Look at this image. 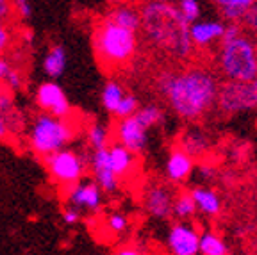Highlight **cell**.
Masks as SVG:
<instances>
[{
    "mask_svg": "<svg viewBox=\"0 0 257 255\" xmlns=\"http://www.w3.org/2000/svg\"><path fill=\"white\" fill-rule=\"evenodd\" d=\"M89 164H91V172L95 175V182L100 186L102 191L104 193L118 191V188H120V177L112 170L107 148L93 150L91 157H89Z\"/></svg>",
    "mask_w": 257,
    "mask_h": 255,
    "instance_id": "cell-12",
    "label": "cell"
},
{
    "mask_svg": "<svg viewBox=\"0 0 257 255\" xmlns=\"http://www.w3.org/2000/svg\"><path fill=\"white\" fill-rule=\"evenodd\" d=\"M198 253L227 255L229 253V246L216 232H204V234H200V241H198Z\"/></svg>",
    "mask_w": 257,
    "mask_h": 255,
    "instance_id": "cell-20",
    "label": "cell"
},
{
    "mask_svg": "<svg viewBox=\"0 0 257 255\" xmlns=\"http://www.w3.org/2000/svg\"><path fill=\"white\" fill-rule=\"evenodd\" d=\"M200 232L189 223H177L170 228L168 250L175 255H197Z\"/></svg>",
    "mask_w": 257,
    "mask_h": 255,
    "instance_id": "cell-13",
    "label": "cell"
},
{
    "mask_svg": "<svg viewBox=\"0 0 257 255\" xmlns=\"http://www.w3.org/2000/svg\"><path fill=\"white\" fill-rule=\"evenodd\" d=\"M214 4L218 6V8H237V0H213ZM239 9V8H237ZM243 11V9H241Z\"/></svg>",
    "mask_w": 257,
    "mask_h": 255,
    "instance_id": "cell-38",
    "label": "cell"
},
{
    "mask_svg": "<svg viewBox=\"0 0 257 255\" xmlns=\"http://www.w3.org/2000/svg\"><path fill=\"white\" fill-rule=\"evenodd\" d=\"M116 251L120 255H138V253H143V250H140V248H118Z\"/></svg>",
    "mask_w": 257,
    "mask_h": 255,
    "instance_id": "cell-40",
    "label": "cell"
},
{
    "mask_svg": "<svg viewBox=\"0 0 257 255\" xmlns=\"http://www.w3.org/2000/svg\"><path fill=\"white\" fill-rule=\"evenodd\" d=\"M109 2H111V4H123L125 0H109Z\"/></svg>",
    "mask_w": 257,
    "mask_h": 255,
    "instance_id": "cell-41",
    "label": "cell"
},
{
    "mask_svg": "<svg viewBox=\"0 0 257 255\" xmlns=\"http://www.w3.org/2000/svg\"><path fill=\"white\" fill-rule=\"evenodd\" d=\"M157 2H173V0H157Z\"/></svg>",
    "mask_w": 257,
    "mask_h": 255,
    "instance_id": "cell-42",
    "label": "cell"
},
{
    "mask_svg": "<svg viewBox=\"0 0 257 255\" xmlns=\"http://www.w3.org/2000/svg\"><path fill=\"white\" fill-rule=\"evenodd\" d=\"M200 175L205 180H213L216 177V168L211 166V164H202L200 166Z\"/></svg>",
    "mask_w": 257,
    "mask_h": 255,
    "instance_id": "cell-36",
    "label": "cell"
},
{
    "mask_svg": "<svg viewBox=\"0 0 257 255\" xmlns=\"http://www.w3.org/2000/svg\"><path fill=\"white\" fill-rule=\"evenodd\" d=\"M66 63H68L66 50L61 45H54L43 59V72L50 79H59L66 70Z\"/></svg>",
    "mask_w": 257,
    "mask_h": 255,
    "instance_id": "cell-19",
    "label": "cell"
},
{
    "mask_svg": "<svg viewBox=\"0 0 257 255\" xmlns=\"http://www.w3.org/2000/svg\"><path fill=\"white\" fill-rule=\"evenodd\" d=\"M225 31V25L221 22H191L189 24V38L193 47L205 48L213 41H220L221 34Z\"/></svg>",
    "mask_w": 257,
    "mask_h": 255,
    "instance_id": "cell-14",
    "label": "cell"
},
{
    "mask_svg": "<svg viewBox=\"0 0 257 255\" xmlns=\"http://www.w3.org/2000/svg\"><path fill=\"white\" fill-rule=\"evenodd\" d=\"M36 104L40 105L41 111L57 116V118H68L72 112V105H70L68 98H66L59 84L56 82L41 84L36 93Z\"/></svg>",
    "mask_w": 257,
    "mask_h": 255,
    "instance_id": "cell-8",
    "label": "cell"
},
{
    "mask_svg": "<svg viewBox=\"0 0 257 255\" xmlns=\"http://www.w3.org/2000/svg\"><path fill=\"white\" fill-rule=\"evenodd\" d=\"M11 64L8 63V61L4 59V57L0 56V84L4 82V79H6V75L9 73V70H11Z\"/></svg>",
    "mask_w": 257,
    "mask_h": 255,
    "instance_id": "cell-37",
    "label": "cell"
},
{
    "mask_svg": "<svg viewBox=\"0 0 257 255\" xmlns=\"http://www.w3.org/2000/svg\"><path fill=\"white\" fill-rule=\"evenodd\" d=\"M11 109V95H9L8 89L0 88V112L4 114Z\"/></svg>",
    "mask_w": 257,
    "mask_h": 255,
    "instance_id": "cell-35",
    "label": "cell"
},
{
    "mask_svg": "<svg viewBox=\"0 0 257 255\" xmlns=\"http://www.w3.org/2000/svg\"><path fill=\"white\" fill-rule=\"evenodd\" d=\"M102 189L96 182H75L66 188V203L79 211H98L102 205Z\"/></svg>",
    "mask_w": 257,
    "mask_h": 255,
    "instance_id": "cell-10",
    "label": "cell"
},
{
    "mask_svg": "<svg viewBox=\"0 0 257 255\" xmlns=\"http://www.w3.org/2000/svg\"><path fill=\"white\" fill-rule=\"evenodd\" d=\"M73 138V129L68 123L66 118H57L45 112V114L38 116L34 125L31 129V148L36 152L38 156L45 157L52 152H57L64 148L72 141Z\"/></svg>",
    "mask_w": 257,
    "mask_h": 255,
    "instance_id": "cell-5",
    "label": "cell"
},
{
    "mask_svg": "<svg viewBox=\"0 0 257 255\" xmlns=\"http://www.w3.org/2000/svg\"><path fill=\"white\" fill-rule=\"evenodd\" d=\"M197 212V205L193 200L191 193H181L173 200V214L179 218H193Z\"/></svg>",
    "mask_w": 257,
    "mask_h": 255,
    "instance_id": "cell-24",
    "label": "cell"
},
{
    "mask_svg": "<svg viewBox=\"0 0 257 255\" xmlns=\"http://www.w3.org/2000/svg\"><path fill=\"white\" fill-rule=\"evenodd\" d=\"M149 129L145 127L136 116H127V118H120L116 125V141L120 145H123L125 148H128L134 154H140L147 147V141H149Z\"/></svg>",
    "mask_w": 257,
    "mask_h": 255,
    "instance_id": "cell-9",
    "label": "cell"
},
{
    "mask_svg": "<svg viewBox=\"0 0 257 255\" xmlns=\"http://www.w3.org/2000/svg\"><path fill=\"white\" fill-rule=\"evenodd\" d=\"M93 45L102 66L114 70L127 64L134 57L138 47L136 32L114 24L107 16L96 25Z\"/></svg>",
    "mask_w": 257,
    "mask_h": 255,
    "instance_id": "cell-3",
    "label": "cell"
},
{
    "mask_svg": "<svg viewBox=\"0 0 257 255\" xmlns=\"http://www.w3.org/2000/svg\"><path fill=\"white\" fill-rule=\"evenodd\" d=\"M134 116H136L138 120H140L147 129L156 127V125H159L161 121L165 120V112H163L161 107H157V105H145V107H141V109L138 107V111L134 112Z\"/></svg>",
    "mask_w": 257,
    "mask_h": 255,
    "instance_id": "cell-23",
    "label": "cell"
},
{
    "mask_svg": "<svg viewBox=\"0 0 257 255\" xmlns=\"http://www.w3.org/2000/svg\"><path fill=\"white\" fill-rule=\"evenodd\" d=\"M218 86L214 73L200 66L161 73L157 79V89L173 112L188 121L200 120L214 107Z\"/></svg>",
    "mask_w": 257,
    "mask_h": 255,
    "instance_id": "cell-1",
    "label": "cell"
},
{
    "mask_svg": "<svg viewBox=\"0 0 257 255\" xmlns=\"http://www.w3.org/2000/svg\"><path fill=\"white\" fill-rule=\"evenodd\" d=\"M123 95H125L123 88H121V84H118L116 80H111V82L105 84L104 89H102V105L105 107V111H109L112 114Z\"/></svg>",
    "mask_w": 257,
    "mask_h": 255,
    "instance_id": "cell-22",
    "label": "cell"
},
{
    "mask_svg": "<svg viewBox=\"0 0 257 255\" xmlns=\"http://www.w3.org/2000/svg\"><path fill=\"white\" fill-rule=\"evenodd\" d=\"M109 129L104 127L100 123H95L88 129V143L93 150H98V148H107L109 147Z\"/></svg>",
    "mask_w": 257,
    "mask_h": 255,
    "instance_id": "cell-25",
    "label": "cell"
},
{
    "mask_svg": "<svg viewBox=\"0 0 257 255\" xmlns=\"http://www.w3.org/2000/svg\"><path fill=\"white\" fill-rule=\"evenodd\" d=\"M138 107H140V104H138L136 96H134V95H123V96H121V100H120V104L116 105V109H114V112H112V114L120 120V118L133 116L134 112L138 111Z\"/></svg>",
    "mask_w": 257,
    "mask_h": 255,
    "instance_id": "cell-26",
    "label": "cell"
},
{
    "mask_svg": "<svg viewBox=\"0 0 257 255\" xmlns=\"http://www.w3.org/2000/svg\"><path fill=\"white\" fill-rule=\"evenodd\" d=\"M179 147L184 152H188L193 159H197V157H204L205 154H207L211 145H209L207 136L202 131H198V129H189V131H184Z\"/></svg>",
    "mask_w": 257,
    "mask_h": 255,
    "instance_id": "cell-18",
    "label": "cell"
},
{
    "mask_svg": "<svg viewBox=\"0 0 257 255\" xmlns=\"http://www.w3.org/2000/svg\"><path fill=\"white\" fill-rule=\"evenodd\" d=\"M45 166L48 173L56 180L59 186L68 188L72 184L82 180L86 173V161L77 152L68 150V148H61L57 152H52L43 157Z\"/></svg>",
    "mask_w": 257,
    "mask_h": 255,
    "instance_id": "cell-7",
    "label": "cell"
},
{
    "mask_svg": "<svg viewBox=\"0 0 257 255\" xmlns=\"http://www.w3.org/2000/svg\"><path fill=\"white\" fill-rule=\"evenodd\" d=\"M13 18H15V11H13L11 0H0V20L11 24Z\"/></svg>",
    "mask_w": 257,
    "mask_h": 255,
    "instance_id": "cell-33",
    "label": "cell"
},
{
    "mask_svg": "<svg viewBox=\"0 0 257 255\" xmlns=\"http://www.w3.org/2000/svg\"><path fill=\"white\" fill-rule=\"evenodd\" d=\"M179 11H181V15L184 16L186 20L191 24V22L198 20L200 18V2L198 0H179Z\"/></svg>",
    "mask_w": 257,
    "mask_h": 255,
    "instance_id": "cell-27",
    "label": "cell"
},
{
    "mask_svg": "<svg viewBox=\"0 0 257 255\" xmlns=\"http://www.w3.org/2000/svg\"><path fill=\"white\" fill-rule=\"evenodd\" d=\"M109 159H111V166L114 170L118 177H128L133 173L134 164H136V154L131 152L128 148H125L123 145H120L116 141L114 145L107 148Z\"/></svg>",
    "mask_w": 257,
    "mask_h": 255,
    "instance_id": "cell-16",
    "label": "cell"
},
{
    "mask_svg": "<svg viewBox=\"0 0 257 255\" xmlns=\"http://www.w3.org/2000/svg\"><path fill=\"white\" fill-rule=\"evenodd\" d=\"M216 105L223 114L257 111V79L227 80L218 86Z\"/></svg>",
    "mask_w": 257,
    "mask_h": 255,
    "instance_id": "cell-6",
    "label": "cell"
},
{
    "mask_svg": "<svg viewBox=\"0 0 257 255\" xmlns=\"http://www.w3.org/2000/svg\"><path fill=\"white\" fill-rule=\"evenodd\" d=\"M9 132V127H8V121H6V116L0 112V140H4L6 136Z\"/></svg>",
    "mask_w": 257,
    "mask_h": 255,
    "instance_id": "cell-39",
    "label": "cell"
},
{
    "mask_svg": "<svg viewBox=\"0 0 257 255\" xmlns=\"http://www.w3.org/2000/svg\"><path fill=\"white\" fill-rule=\"evenodd\" d=\"M107 228L109 232H112V234H123L125 230L128 228V219L125 214H121V212H112V214L107 216Z\"/></svg>",
    "mask_w": 257,
    "mask_h": 255,
    "instance_id": "cell-28",
    "label": "cell"
},
{
    "mask_svg": "<svg viewBox=\"0 0 257 255\" xmlns=\"http://www.w3.org/2000/svg\"><path fill=\"white\" fill-rule=\"evenodd\" d=\"M239 24L243 25V27H246V31L255 32L257 34V2L255 4H252L245 13H243Z\"/></svg>",
    "mask_w": 257,
    "mask_h": 255,
    "instance_id": "cell-29",
    "label": "cell"
},
{
    "mask_svg": "<svg viewBox=\"0 0 257 255\" xmlns=\"http://www.w3.org/2000/svg\"><path fill=\"white\" fill-rule=\"evenodd\" d=\"M193 168H195V159L188 152H184L181 147L173 148L166 161V177L172 182H184L191 175Z\"/></svg>",
    "mask_w": 257,
    "mask_h": 255,
    "instance_id": "cell-15",
    "label": "cell"
},
{
    "mask_svg": "<svg viewBox=\"0 0 257 255\" xmlns=\"http://www.w3.org/2000/svg\"><path fill=\"white\" fill-rule=\"evenodd\" d=\"M63 221L66 225H77L80 221V211L77 207H72V205H70L68 209H64Z\"/></svg>",
    "mask_w": 257,
    "mask_h": 255,
    "instance_id": "cell-34",
    "label": "cell"
},
{
    "mask_svg": "<svg viewBox=\"0 0 257 255\" xmlns=\"http://www.w3.org/2000/svg\"><path fill=\"white\" fill-rule=\"evenodd\" d=\"M15 16H20L22 20H27L32 15V6L29 0H11Z\"/></svg>",
    "mask_w": 257,
    "mask_h": 255,
    "instance_id": "cell-31",
    "label": "cell"
},
{
    "mask_svg": "<svg viewBox=\"0 0 257 255\" xmlns=\"http://www.w3.org/2000/svg\"><path fill=\"white\" fill-rule=\"evenodd\" d=\"M145 38L161 52L179 61L193 56V43L189 38V22L172 2L149 0L140 11Z\"/></svg>",
    "mask_w": 257,
    "mask_h": 255,
    "instance_id": "cell-2",
    "label": "cell"
},
{
    "mask_svg": "<svg viewBox=\"0 0 257 255\" xmlns=\"http://www.w3.org/2000/svg\"><path fill=\"white\" fill-rule=\"evenodd\" d=\"M191 196L195 200V205H197V211L204 212L205 216H218L221 212V198L218 196L216 191L209 188H195L191 191Z\"/></svg>",
    "mask_w": 257,
    "mask_h": 255,
    "instance_id": "cell-17",
    "label": "cell"
},
{
    "mask_svg": "<svg viewBox=\"0 0 257 255\" xmlns=\"http://www.w3.org/2000/svg\"><path fill=\"white\" fill-rule=\"evenodd\" d=\"M4 86L9 89V91H18V89L22 88V75L16 72L15 68H11V70H9V73L6 75Z\"/></svg>",
    "mask_w": 257,
    "mask_h": 255,
    "instance_id": "cell-32",
    "label": "cell"
},
{
    "mask_svg": "<svg viewBox=\"0 0 257 255\" xmlns=\"http://www.w3.org/2000/svg\"><path fill=\"white\" fill-rule=\"evenodd\" d=\"M173 191L165 184H152L145 189L143 205L150 216L159 219H166L173 214Z\"/></svg>",
    "mask_w": 257,
    "mask_h": 255,
    "instance_id": "cell-11",
    "label": "cell"
},
{
    "mask_svg": "<svg viewBox=\"0 0 257 255\" xmlns=\"http://www.w3.org/2000/svg\"><path fill=\"white\" fill-rule=\"evenodd\" d=\"M109 18H111L114 24L121 25V27H125V29H131V31H134V32L140 29V24H141L140 11L131 8V6H118V8L109 15Z\"/></svg>",
    "mask_w": 257,
    "mask_h": 255,
    "instance_id": "cell-21",
    "label": "cell"
},
{
    "mask_svg": "<svg viewBox=\"0 0 257 255\" xmlns=\"http://www.w3.org/2000/svg\"><path fill=\"white\" fill-rule=\"evenodd\" d=\"M13 41V34L11 29H9V22H2L0 20V56L6 54L11 47Z\"/></svg>",
    "mask_w": 257,
    "mask_h": 255,
    "instance_id": "cell-30",
    "label": "cell"
},
{
    "mask_svg": "<svg viewBox=\"0 0 257 255\" xmlns=\"http://www.w3.org/2000/svg\"><path fill=\"white\" fill-rule=\"evenodd\" d=\"M218 68L227 80L257 79V45L243 32L234 40L221 41Z\"/></svg>",
    "mask_w": 257,
    "mask_h": 255,
    "instance_id": "cell-4",
    "label": "cell"
}]
</instances>
